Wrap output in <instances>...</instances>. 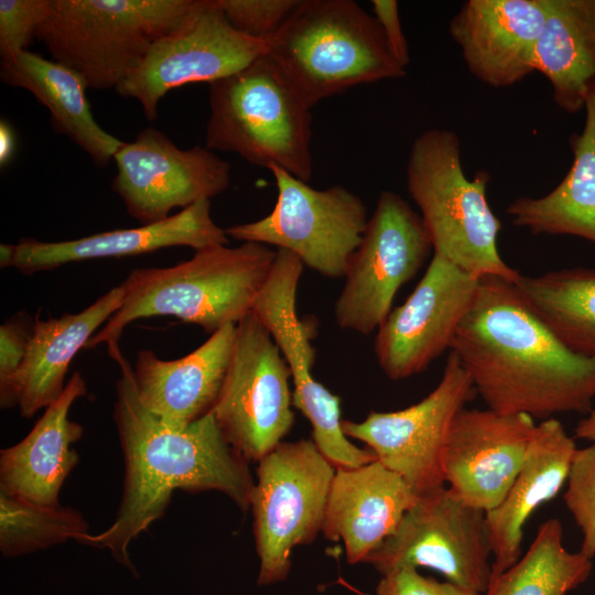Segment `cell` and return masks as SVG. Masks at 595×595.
<instances>
[{"label": "cell", "mask_w": 595, "mask_h": 595, "mask_svg": "<svg viewBox=\"0 0 595 595\" xmlns=\"http://www.w3.org/2000/svg\"><path fill=\"white\" fill-rule=\"evenodd\" d=\"M108 348L120 367L112 416L125 461L122 496L113 522L77 542L108 550L134 572L129 547L164 515L175 490H217L247 511L256 480L249 461L228 443L212 411L184 426L162 421L141 403L132 367L118 344Z\"/></svg>", "instance_id": "cell-1"}, {"label": "cell", "mask_w": 595, "mask_h": 595, "mask_svg": "<svg viewBox=\"0 0 595 595\" xmlns=\"http://www.w3.org/2000/svg\"><path fill=\"white\" fill-rule=\"evenodd\" d=\"M451 350L488 409L540 421L593 410L595 357L567 348L510 281L480 279Z\"/></svg>", "instance_id": "cell-2"}, {"label": "cell", "mask_w": 595, "mask_h": 595, "mask_svg": "<svg viewBox=\"0 0 595 595\" xmlns=\"http://www.w3.org/2000/svg\"><path fill=\"white\" fill-rule=\"evenodd\" d=\"M275 252L258 242L219 245L166 268L133 269L121 283V307L89 339L85 349L117 344L140 318L174 316L209 335L237 325L253 307L274 263Z\"/></svg>", "instance_id": "cell-3"}, {"label": "cell", "mask_w": 595, "mask_h": 595, "mask_svg": "<svg viewBox=\"0 0 595 595\" xmlns=\"http://www.w3.org/2000/svg\"><path fill=\"white\" fill-rule=\"evenodd\" d=\"M267 55L312 109L357 85L405 76L374 15L353 0H300Z\"/></svg>", "instance_id": "cell-4"}, {"label": "cell", "mask_w": 595, "mask_h": 595, "mask_svg": "<svg viewBox=\"0 0 595 595\" xmlns=\"http://www.w3.org/2000/svg\"><path fill=\"white\" fill-rule=\"evenodd\" d=\"M489 174L467 178L457 134L429 129L418 136L407 165L408 192L419 207L433 253L478 278L516 283L520 278L499 255L501 223L491 210L486 187Z\"/></svg>", "instance_id": "cell-5"}, {"label": "cell", "mask_w": 595, "mask_h": 595, "mask_svg": "<svg viewBox=\"0 0 595 595\" xmlns=\"http://www.w3.org/2000/svg\"><path fill=\"white\" fill-rule=\"evenodd\" d=\"M208 101L206 148L311 180V108L267 54L210 83Z\"/></svg>", "instance_id": "cell-6"}, {"label": "cell", "mask_w": 595, "mask_h": 595, "mask_svg": "<svg viewBox=\"0 0 595 595\" xmlns=\"http://www.w3.org/2000/svg\"><path fill=\"white\" fill-rule=\"evenodd\" d=\"M199 0H52L36 40L88 88L116 89Z\"/></svg>", "instance_id": "cell-7"}, {"label": "cell", "mask_w": 595, "mask_h": 595, "mask_svg": "<svg viewBox=\"0 0 595 595\" xmlns=\"http://www.w3.org/2000/svg\"><path fill=\"white\" fill-rule=\"evenodd\" d=\"M335 472L312 439L283 441L258 462L250 510L259 585L285 580L293 549L322 532Z\"/></svg>", "instance_id": "cell-8"}, {"label": "cell", "mask_w": 595, "mask_h": 595, "mask_svg": "<svg viewBox=\"0 0 595 595\" xmlns=\"http://www.w3.org/2000/svg\"><path fill=\"white\" fill-rule=\"evenodd\" d=\"M268 170L278 188L273 209L258 220L225 228L226 235L275 246L321 275L344 278L369 220L361 198L342 185L317 190L281 167Z\"/></svg>", "instance_id": "cell-9"}, {"label": "cell", "mask_w": 595, "mask_h": 595, "mask_svg": "<svg viewBox=\"0 0 595 595\" xmlns=\"http://www.w3.org/2000/svg\"><path fill=\"white\" fill-rule=\"evenodd\" d=\"M432 250L421 216L399 194L382 191L349 259L334 306L337 326L360 335L377 331Z\"/></svg>", "instance_id": "cell-10"}, {"label": "cell", "mask_w": 595, "mask_h": 595, "mask_svg": "<svg viewBox=\"0 0 595 595\" xmlns=\"http://www.w3.org/2000/svg\"><path fill=\"white\" fill-rule=\"evenodd\" d=\"M290 378L278 345L251 311L236 325L228 370L212 410L225 439L247 461L259 462L291 431Z\"/></svg>", "instance_id": "cell-11"}, {"label": "cell", "mask_w": 595, "mask_h": 595, "mask_svg": "<svg viewBox=\"0 0 595 595\" xmlns=\"http://www.w3.org/2000/svg\"><path fill=\"white\" fill-rule=\"evenodd\" d=\"M491 554L486 512L444 486L419 496L396 531L365 562L381 575L428 567L483 595L490 583Z\"/></svg>", "instance_id": "cell-12"}, {"label": "cell", "mask_w": 595, "mask_h": 595, "mask_svg": "<svg viewBox=\"0 0 595 595\" xmlns=\"http://www.w3.org/2000/svg\"><path fill=\"white\" fill-rule=\"evenodd\" d=\"M268 52L264 41L235 29L215 0H199L184 22L158 40L139 65L115 89L137 99L149 121L171 90L228 77Z\"/></svg>", "instance_id": "cell-13"}, {"label": "cell", "mask_w": 595, "mask_h": 595, "mask_svg": "<svg viewBox=\"0 0 595 595\" xmlns=\"http://www.w3.org/2000/svg\"><path fill=\"white\" fill-rule=\"evenodd\" d=\"M475 393L468 372L450 350L440 382L421 401L398 411H371L360 422L343 420L342 428L422 496L445 486L446 439L455 416Z\"/></svg>", "instance_id": "cell-14"}, {"label": "cell", "mask_w": 595, "mask_h": 595, "mask_svg": "<svg viewBox=\"0 0 595 595\" xmlns=\"http://www.w3.org/2000/svg\"><path fill=\"white\" fill-rule=\"evenodd\" d=\"M117 173L111 188L128 214L141 225L170 217L225 192L230 165L206 147L180 149L165 133L145 128L123 142L113 156Z\"/></svg>", "instance_id": "cell-15"}, {"label": "cell", "mask_w": 595, "mask_h": 595, "mask_svg": "<svg viewBox=\"0 0 595 595\" xmlns=\"http://www.w3.org/2000/svg\"><path fill=\"white\" fill-rule=\"evenodd\" d=\"M479 281L433 253L414 290L401 305L391 310L377 329L375 355L389 379L412 377L446 349L451 350Z\"/></svg>", "instance_id": "cell-16"}, {"label": "cell", "mask_w": 595, "mask_h": 595, "mask_svg": "<svg viewBox=\"0 0 595 595\" xmlns=\"http://www.w3.org/2000/svg\"><path fill=\"white\" fill-rule=\"evenodd\" d=\"M537 424L523 413L462 409L442 455L448 488L472 507L485 512L496 508L522 467Z\"/></svg>", "instance_id": "cell-17"}, {"label": "cell", "mask_w": 595, "mask_h": 595, "mask_svg": "<svg viewBox=\"0 0 595 595\" xmlns=\"http://www.w3.org/2000/svg\"><path fill=\"white\" fill-rule=\"evenodd\" d=\"M551 0H468L450 23L469 72L508 87L533 73L532 61Z\"/></svg>", "instance_id": "cell-18"}, {"label": "cell", "mask_w": 595, "mask_h": 595, "mask_svg": "<svg viewBox=\"0 0 595 595\" xmlns=\"http://www.w3.org/2000/svg\"><path fill=\"white\" fill-rule=\"evenodd\" d=\"M228 242L225 229L212 218L210 201L205 199L163 220L134 228L109 230L65 241L20 239L14 244L10 268L23 274H33L72 262L138 256L178 246L191 247L196 251Z\"/></svg>", "instance_id": "cell-19"}, {"label": "cell", "mask_w": 595, "mask_h": 595, "mask_svg": "<svg viewBox=\"0 0 595 595\" xmlns=\"http://www.w3.org/2000/svg\"><path fill=\"white\" fill-rule=\"evenodd\" d=\"M418 495L378 459L335 472L322 532L342 541L350 564L365 562L390 537Z\"/></svg>", "instance_id": "cell-20"}, {"label": "cell", "mask_w": 595, "mask_h": 595, "mask_svg": "<svg viewBox=\"0 0 595 595\" xmlns=\"http://www.w3.org/2000/svg\"><path fill=\"white\" fill-rule=\"evenodd\" d=\"M236 336L227 325L190 354L165 360L150 349L137 353L132 367L138 397L161 419L184 426L209 413L220 393Z\"/></svg>", "instance_id": "cell-21"}, {"label": "cell", "mask_w": 595, "mask_h": 595, "mask_svg": "<svg viewBox=\"0 0 595 595\" xmlns=\"http://www.w3.org/2000/svg\"><path fill=\"white\" fill-rule=\"evenodd\" d=\"M86 392L80 372L73 374L26 436L1 450L0 493L41 506L60 505L61 488L79 461L73 444L84 434V428L68 414Z\"/></svg>", "instance_id": "cell-22"}, {"label": "cell", "mask_w": 595, "mask_h": 595, "mask_svg": "<svg viewBox=\"0 0 595 595\" xmlns=\"http://www.w3.org/2000/svg\"><path fill=\"white\" fill-rule=\"evenodd\" d=\"M577 450L555 419L538 422L524 462L502 501L486 512L494 562L490 581L521 558L523 527L531 515L553 499L567 480Z\"/></svg>", "instance_id": "cell-23"}, {"label": "cell", "mask_w": 595, "mask_h": 595, "mask_svg": "<svg viewBox=\"0 0 595 595\" xmlns=\"http://www.w3.org/2000/svg\"><path fill=\"white\" fill-rule=\"evenodd\" d=\"M122 284L112 288L85 310L60 317L35 320L13 393L23 418L53 403L65 389V376L75 355L121 307Z\"/></svg>", "instance_id": "cell-24"}, {"label": "cell", "mask_w": 595, "mask_h": 595, "mask_svg": "<svg viewBox=\"0 0 595 595\" xmlns=\"http://www.w3.org/2000/svg\"><path fill=\"white\" fill-rule=\"evenodd\" d=\"M1 80L30 91L50 112L53 129L67 137L91 159L106 166L123 144L95 120L84 78L74 69L31 51L1 60Z\"/></svg>", "instance_id": "cell-25"}, {"label": "cell", "mask_w": 595, "mask_h": 595, "mask_svg": "<svg viewBox=\"0 0 595 595\" xmlns=\"http://www.w3.org/2000/svg\"><path fill=\"white\" fill-rule=\"evenodd\" d=\"M585 125L570 138L573 163L541 197H517L507 207L515 226L533 235H570L595 244V82L585 102Z\"/></svg>", "instance_id": "cell-26"}, {"label": "cell", "mask_w": 595, "mask_h": 595, "mask_svg": "<svg viewBox=\"0 0 595 595\" xmlns=\"http://www.w3.org/2000/svg\"><path fill=\"white\" fill-rule=\"evenodd\" d=\"M532 67L548 78L561 109L585 108L595 82V0H551Z\"/></svg>", "instance_id": "cell-27"}, {"label": "cell", "mask_w": 595, "mask_h": 595, "mask_svg": "<svg viewBox=\"0 0 595 595\" xmlns=\"http://www.w3.org/2000/svg\"><path fill=\"white\" fill-rule=\"evenodd\" d=\"M515 285L532 312L567 348L595 357V268L521 274Z\"/></svg>", "instance_id": "cell-28"}, {"label": "cell", "mask_w": 595, "mask_h": 595, "mask_svg": "<svg viewBox=\"0 0 595 595\" xmlns=\"http://www.w3.org/2000/svg\"><path fill=\"white\" fill-rule=\"evenodd\" d=\"M593 571L592 559L569 551L558 518L542 522L528 551L491 580L483 595H567L584 584Z\"/></svg>", "instance_id": "cell-29"}, {"label": "cell", "mask_w": 595, "mask_h": 595, "mask_svg": "<svg viewBox=\"0 0 595 595\" xmlns=\"http://www.w3.org/2000/svg\"><path fill=\"white\" fill-rule=\"evenodd\" d=\"M88 523L74 508L36 505L0 493V551L15 558L78 540Z\"/></svg>", "instance_id": "cell-30"}, {"label": "cell", "mask_w": 595, "mask_h": 595, "mask_svg": "<svg viewBox=\"0 0 595 595\" xmlns=\"http://www.w3.org/2000/svg\"><path fill=\"white\" fill-rule=\"evenodd\" d=\"M563 499L583 536L580 552L595 556V446L577 448Z\"/></svg>", "instance_id": "cell-31"}, {"label": "cell", "mask_w": 595, "mask_h": 595, "mask_svg": "<svg viewBox=\"0 0 595 595\" xmlns=\"http://www.w3.org/2000/svg\"><path fill=\"white\" fill-rule=\"evenodd\" d=\"M215 3L235 29L267 43L300 0H215Z\"/></svg>", "instance_id": "cell-32"}, {"label": "cell", "mask_w": 595, "mask_h": 595, "mask_svg": "<svg viewBox=\"0 0 595 595\" xmlns=\"http://www.w3.org/2000/svg\"><path fill=\"white\" fill-rule=\"evenodd\" d=\"M52 0H0V56L29 51L51 10Z\"/></svg>", "instance_id": "cell-33"}, {"label": "cell", "mask_w": 595, "mask_h": 595, "mask_svg": "<svg viewBox=\"0 0 595 595\" xmlns=\"http://www.w3.org/2000/svg\"><path fill=\"white\" fill-rule=\"evenodd\" d=\"M34 321L26 313L10 317L0 326V405H17L13 393L14 379L25 358L32 337Z\"/></svg>", "instance_id": "cell-34"}, {"label": "cell", "mask_w": 595, "mask_h": 595, "mask_svg": "<svg viewBox=\"0 0 595 595\" xmlns=\"http://www.w3.org/2000/svg\"><path fill=\"white\" fill-rule=\"evenodd\" d=\"M377 595H482L448 581L439 582L421 575L416 569H399L382 575Z\"/></svg>", "instance_id": "cell-35"}, {"label": "cell", "mask_w": 595, "mask_h": 595, "mask_svg": "<svg viewBox=\"0 0 595 595\" xmlns=\"http://www.w3.org/2000/svg\"><path fill=\"white\" fill-rule=\"evenodd\" d=\"M371 3L374 17L380 26L392 57L405 69L410 56L399 18L398 2L396 0H372Z\"/></svg>", "instance_id": "cell-36"}, {"label": "cell", "mask_w": 595, "mask_h": 595, "mask_svg": "<svg viewBox=\"0 0 595 595\" xmlns=\"http://www.w3.org/2000/svg\"><path fill=\"white\" fill-rule=\"evenodd\" d=\"M14 134L11 127L3 120L0 122V164L6 165L14 151Z\"/></svg>", "instance_id": "cell-37"}, {"label": "cell", "mask_w": 595, "mask_h": 595, "mask_svg": "<svg viewBox=\"0 0 595 595\" xmlns=\"http://www.w3.org/2000/svg\"><path fill=\"white\" fill-rule=\"evenodd\" d=\"M574 435L577 439L588 441L595 446V410H591L583 419L578 421L574 429Z\"/></svg>", "instance_id": "cell-38"}]
</instances>
